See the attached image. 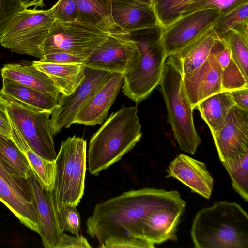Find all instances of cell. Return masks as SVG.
<instances>
[{"label":"cell","instance_id":"6da1fadb","mask_svg":"<svg viewBox=\"0 0 248 248\" xmlns=\"http://www.w3.org/2000/svg\"><path fill=\"white\" fill-rule=\"evenodd\" d=\"M183 203L186 202L176 190L132 189L97 204L87 219L86 232L100 245L111 237L142 238L140 224L148 215L161 208Z\"/></svg>","mask_w":248,"mask_h":248},{"label":"cell","instance_id":"7a4b0ae2","mask_svg":"<svg viewBox=\"0 0 248 248\" xmlns=\"http://www.w3.org/2000/svg\"><path fill=\"white\" fill-rule=\"evenodd\" d=\"M136 106L122 105L91 137L87 152L89 173L97 176L122 159L140 141L141 125Z\"/></svg>","mask_w":248,"mask_h":248},{"label":"cell","instance_id":"3957f363","mask_svg":"<svg viewBox=\"0 0 248 248\" xmlns=\"http://www.w3.org/2000/svg\"><path fill=\"white\" fill-rule=\"evenodd\" d=\"M190 235L196 248H248V216L235 202L222 201L199 210Z\"/></svg>","mask_w":248,"mask_h":248},{"label":"cell","instance_id":"277c9868","mask_svg":"<svg viewBox=\"0 0 248 248\" xmlns=\"http://www.w3.org/2000/svg\"><path fill=\"white\" fill-rule=\"evenodd\" d=\"M163 28L159 24L125 32L136 44L140 57L136 66L123 75L124 94L138 104L159 85L167 55L162 42Z\"/></svg>","mask_w":248,"mask_h":248},{"label":"cell","instance_id":"5b68a950","mask_svg":"<svg viewBox=\"0 0 248 248\" xmlns=\"http://www.w3.org/2000/svg\"><path fill=\"white\" fill-rule=\"evenodd\" d=\"M183 75L180 58L169 55L159 84L174 138L181 150L193 155L202 140L195 127L193 109L185 92Z\"/></svg>","mask_w":248,"mask_h":248},{"label":"cell","instance_id":"8992f818","mask_svg":"<svg viewBox=\"0 0 248 248\" xmlns=\"http://www.w3.org/2000/svg\"><path fill=\"white\" fill-rule=\"evenodd\" d=\"M55 161V176L51 193L57 213L64 206L77 207L83 196L86 141L76 135L62 141Z\"/></svg>","mask_w":248,"mask_h":248},{"label":"cell","instance_id":"52a82bcc","mask_svg":"<svg viewBox=\"0 0 248 248\" xmlns=\"http://www.w3.org/2000/svg\"><path fill=\"white\" fill-rule=\"evenodd\" d=\"M55 19L51 9H25L12 21L0 39V44L11 51L43 58L41 46Z\"/></svg>","mask_w":248,"mask_h":248},{"label":"cell","instance_id":"ba28073f","mask_svg":"<svg viewBox=\"0 0 248 248\" xmlns=\"http://www.w3.org/2000/svg\"><path fill=\"white\" fill-rule=\"evenodd\" d=\"M109 33L92 24L55 20L41 49L43 55L65 52L87 59Z\"/></svg>","mask_w":248,"mask_h":248},{"label":"cell","instance_id":"9c48e42d","mask_svg":"<svg viewBox=\"0 0 248 248\" xmlns=\"http://www.w3.org/2000/svg\"><path fill=\"white\" fill-rule=\"evenodd\" d=\"M8 101L7 111L11 125L33 151L46 159L55 161L57 154L50 123L51 112L35 110L15 101Z\"/></svg>","mask_w":248,"mask_h":248},{"label":"cell","instance_id":"30bf717a","mask_svg":"<svg viewBox=\"0 0 248 248\" xmlns=\"http://www.w3.org/2000/svg\"><path fill=\"white\" fill-rule=\"evenodd\" d=\"M112 73L85 66L82 81L71 94L59 95L58 105L51 113L50 123L53 136L62 128L70 127L78 113Z\"/></svg>","mask_w":248,"mask_h":248},{"label":"cell","instance_id":"8fae6325","mask_svg":"<svg viewBox=\"0 0 248 248\" xmlns=\"http://www.w3.org/2000/svg\"><path fill=\"white\" fill-rule=\"evenodd\" d=\"M139 57L136 44L126 33H111L86 59L84 65L124 75L136 66Z\"/></svg>","mask_w":248,"mask_h":248},{"label":"cell","instance_id":"7c38bea8","mask_svg":"<svg viewBox=\"0 0 248 248\" xmlns=\"http://www.w3.org/2000/svg\"><path fill=\"white\" fill-rule=\"evenodd\" d=\"M214 9L201 10L179 18L163 28L161 40L167 56L177 54L211 28L221 16Z\"/></svg>","mask_w":248,"mask_h":248},{"label":"cell","instance_id":"4fadbf2b","mask_svg":"<svg viewBox=\"0 0 248 248\" xmlns=\"http://www.w3.org/2000/svg\"><path fill=\"white\" fill-rule=\"evenodd\" d=\"M212 135L221 162L248 152V111L234 105L222 127Z\"/></svg>","mask_w":248,"mask_h":248},{"label":"cell","instance_id":"5bb4252c","mask_svg":"<svg viewBox=\"0 0 248 248\" xmlns=\"http://www.w3.org/2000/svg\"><path fill=\"white\" fill-rule=\"evenodd\" d=\"M27 180L37 210L42 244L45 248H59L64 233L59 227L51 191L42 187L33 172Z\"/></svg>","mask_w":248,"mask_h":248},{"label":"cell","instance_id":"9a60e30c","mask_svg":"<svg viewBox=\"0 0 248 248\" xmlns=\"http://www.w3.org/2000/svg\"><path fill=\"white\" fill-rule=\"evenodd\" d=\"M222 71L217 58L211 51L202 65L183 75L185 92L193 110L201 101L221 91Z\"/></svg>","mask_w":248,"mask_h":248},{"label":"cell","instance_id":"2e32d148","mask_svg":"<svg viewBox=\"0 0 248 248\" xmlns=\"http://www.w3.org/2000/svg\"><path fill=\"white\" fill-rule=\"evenodd\" d=\"M167 178H174L206 199L212 193L214 179L206 164L181 153L170 162L166 170Z\"/></svg>","mask_w":248,"mask_h":248},{"label":"cell","instance_id":"e0dca14e","mask_svg":"<svg viewBox=\"0 0 248 248\" xmlns=\"http://www.w3.org/2000/svg\"><path fill=\"white\" fill-rule=\"evenodd\" d=\"M186 203L165 207L148 215L140 226L141 237L154 245L177 240L176 231Z\"/></svg>","mask_w":248,"mask_h":248},{"label":"cell","instance_id":"ac0fdd59","mask_svg":"<svg viewBox=\"0 0 248 248\" xmlns=\"http://www.w3.org/2000/svg\"><path fill=\"white\" fill-rule=\"evenodd\" d=\"M123 74L113 73L84 107L78 113L73 124L94 126L101 124L115 101L124 83Z\"/></svg>","mask_w":248,"mask_h":248},{"label":"cell","instance_id":"d6986e66","mask_svg":"<svg viewBox=\"0 0 248 248\" xmlns=\"http://www.w3.org/2000/svg\"><path fill=\"white\" fill-rule=\"evenodd\" d=\"M111 14L114 23L123 32L159 24L153 7L142 3L112 0Z\"/></svg>","mask_w":248,"mask_h":248},{"label":"cell","instance_id":"ffe728a7","mask_svg":"<svg viewBox=\"0 0 248 248\" xmlns=\"http://www.w3.org/2000/svg\"><path fill=\"white\" fill-rule=\"evenodd\" d=\"M0 94L8 100L39 111L52 110L58 105V98L52 94L25 86L8 78H2Z\"/></svg>","mask_w":248,"mask_h":248},{"label":"cell","instance_id":"44dd1931","mask_svg":"<svg viewBox=\"0 0 248 248\" xmlns=\"http://www.w3.org/2000/svg\"><path fill=\"white\" fill-rule=\"evenodd\" d=\"M32 65L46 74L59 91L65 95L73 93L85 77V66L82 63H56L38 61Z\"/></svg>","mask_w":248,"mask_h":248},{"label":"cell","instance_id":"7402d4cb","mask_svg":"<svg viewBox=\"0 0 248 248\" xmlns=\"http://www.w3.org/2000/svg\"><path fill=\"white\" fill-rule=\"evenodd\" d=\"M2 78L13 80L25 86L59 98L61 93L49 77L32 64H7L1 70Z\"/></svg>","mask_w":248,"mask_h":248},{"label":"cell","instance_id":"603a6c76","mask_svg":"<svg viewBox=\"0 0 248 248\" xmlns=\"http://www.w3.org/2000/svg\"><path fill=\"white\" fill-rule=\"evenodd\" d=\"M77 21L94 25L108 33L122 32L114 23L111 14L112 0H77Z\"/></svg>","mask_w":248,"mask_h":248},{"label":"cell","instance_id":"cb8c5ba5","mask_svg":"<svg viewBox=\"0 0 248 248\" xmlns=\"http://www.w3.org/2000/svg\"><path fill=\"white\" fill-rule=\"evenodd\" d=\"M11 128V139L27 158L36 179L43 188L51 191L55 176V161L38 155L29 147L18 130L12 125Z\"/></svg>","mask_w":248,"mask_h":248},{"label":"cell","instance_id":"d4e9b609","mask_svg":"<svg viewBox=\"0 0 248 248\" xmlns=\"http://www.w3.org/2000/svg\"><path fill=\"white\" fill-rule=\"evenodd\" d=\"M0 201L22 224L38 233L39 221L34 202L24 199L0 176Z\"/></svg>","mask_w":248,"mask_h":248},{"label":"cell","instance_id":"484cf974","mask_svg":"<svg viewBox=\"0 0 248 248\" xmlns=\"http://www.w3.org/2000/svg\"><path fill=\"white\" fill-rule=\"evenodd\" d=\"M235 105L229 92L221 91L204 99L194 109H198L214 134L222 127L231 108Z\"/></svg>","mask_w":248,"mask_h":248},{"label":"cell","instance_id":"4316f807","mask_svg":"<svg viewBox=\"0 0 248 248\" xmlns=\"http://www.w3.org/2000/svg\"><path fill=\"white\" fill-rule=\"evenodd\" d=\"M218 38L212 27L192 45L175 54L181 60L183 74L192 72L202 65Z\"/></svg>","mask_w":248,"mask_h":248},{"label":"cell","instance_id":"83f0119b","mask_svg":"<svg viewBox=\"0 0 248 248\" xmlns=\"http://www.w3.org/2000/svg\"><path fill=\"white\" fill-rule=\"evenodd\" d=\"M246 2L248 0H183L171 8L168 26L179 18L195 12L214 9L223 15Z\"/></svg>","mask_w":248,"mask_h":248},{"label":"cell","instance_id":"f1b7e54d","mask_svg":"<svg viewBox=\"0 0 248 248\" xmlns=\"http://www.w3.org/2000/svg\"><path fill=\"white\" fill-rule=\"evenodd\" d=\"M0 159L12 176L27 179L32 172L24 154L11 138L0 133Z\"/></svg>","mask_w":248,"mask_h":248},{"label":"cell","instance_id":"f546056e","mask_svg":"<svg viewBox=\"0 0 248 248\" xmlns=\"http://www.w3.org/2000/svg\"><path fill=\"white\" fill-rule=\"evenodd\" d=\"M227 171L233 189L248 201V152L238 157L221 162Z\"/></svg>","mask_w":248,"mask_h":248},{"label":"cell","instance_id":"4dcf8cb0","mask_svg":"<svg viewBox=\"0 0 248 248\" xmlns=\"http://www.w3.org/2000/svg\"><path fill=\"white\" fill-rule=\"evenodd\" d=\"M222 39L230 50L232 59L248 80V40L233 30Z\"/></svg>","mask_w":248,"mask_h":248},{"label":"cell","instance_id":"1f68e13d","mask_svg":"<svg viewBox=\"0 0 248 248\" xmlns=\"http://www.w3.org/2000/svg\"><path fill=\"white\" fill-rule=\"evenodd\" d=\"M245 21H248V2L240 5L225 15H221L213 28L218 38L222 39L230 30Z\"/></svg>","mask_w":248,"mask_h":248},{"label":"cell","instance_id":"d6a6232c","mask_svg":"<svg viewBox=\"0 0 248 248\" xmlns=\"http://www.w3.org/2000/svg\"><path fill=\"white\" fill-rule=\"evenodd\" d=\"M247 87L248 80L231 59L228 65L222 71L221 91L230 92Z\"/></svg>","mask_w":248,"mask_h":248},{"label":"cell","instance_id":"836d02e7","mask_svg":"<svg viewBox=\"0 0 248 248\" xmlns=\"http://www.w3.org/2000/svg\"><path fill=\"white\" fill-rule=\"evenodd\" d=\"M57 217L61 230L68 231L78 235L80 230V215L74 206H64L57 212Z\"/></svg>","mask_w":248,"mask_h":248},{"label":"cell","instance_id":"e575fe53","mask_svg":"<svg viewBox=\"0 0 248 248\" xmlns=\"http://www.w3.org/2000/svg\"><path fill=\"white\" fill-rule=\"evenodd\" d=\"M25 10L20 0H0V39L15 17Z\"/></svg>","mask_w":248,"mask_h":248},{"label":"cell","instance_id":"d590c367","mask_svg":"<svg viewBox=\"0 0 248 248\" xmlns=\"http://www.w3.org/2000/svg\"><path fill=\"white\" fill-rule=\"evenodd\" d=\"M99 248H154L155 246L146 240L133 237H111L107 238Z\"/></svg>","mask_w":248,"mask_h":248},{"label":"cell","instance_id":"8d00e7d4","mask_svg":"<svg viewBox=\"0 0 248 248\" xmlns=\"http://www.w3.org/2000/svg\"><path fill=\"white\" fill-rule=\"evenodd\" d=\"M50 9L55 20L65 22L77 20L78 7L77 0H59Z\"/></svg>","mask_w":248,"mask_h":248},{"label":"cell","instance_id":"74e56055","mask_svg":"<svg viewBox=\"0 0 248 248\" xmlns=\"http://www.w3.org/2000/svg\"><path fill=\"white\" fill-rule=\"evenodd\" d=\"M0 176L24 199L29 202L33 200L27 179L11 175L0 159Z\"/></svg>","mask_w":248,"mask_h":248},{"label":"cell","instance_id":"f35d334b","mask_svg":"<svg viewBox=\"0 0 248 248\" xmlns=\"http://www.w3.org/2000/svg\"><path fill=\"white\" fill-rule=\"evenodd\" d=\"M86 59L65 52L45 54L39 60L42 62L56 63H85Z\"/></svg>","mask_w":248,"mask_h":248},{"label":"cell","instance_id":"ab89813d","mask_svg":"<svg viewBox=\"0 0 248 248\" xmlns=\"http://www.w3.org/2000/svg\"><path fill=\"white\" fill-rule=\"evenodd\" d=\"M211 51L217 58L221 68H225L232 58L230 50L224 41L219 38L217 39Z\"/></svg>","mask_w":248,"mask_h":248},{"label":"cell","instance_id":"60d3db41","mask_svg":"<svg viewBox=\"0 0 248 248\" xmlns=\"http://www.w3.org/2000/svg\"><path fill=\"white\" fill-rule=\"evenodd\" d=\"M8 101L0 94V133L11 138L12 128L7 109Z\"/></svg>","mask_w":248,"mask_h":248},{"label":"cell","instance_id":"b9f144b4","mask_svg":"<svg viewBox=\"0 0 248 248\" xmlns=\"http://www.w3.org/2000/svg\"><path fill=\"white\" fill-rule=\"evenodd\" d=\"M92 247L87 240L84 236L79 234L72 236L65 233H63L59 246V248H90Z\"/></svg>","mask_w":248,"mask_h":248},{"label":"cell","instance_id":"7bdbcfd3","mask_svg":"<svg viewBox=\"0 0 248 248\" xmlns=\"http://www.w3.org/2000/svg\"><path fill=\"white\" fill-rule=\"evenodd\" d=\"M235 105L248 111V87L230 92Z\"/></svg>","mask_w":248,"mask_h":248},{"label":"cell","instance_id":"ee69618b","mask_svg":"<svg viewBox=\"0 0 248 248\" xmlns=\"http://www.w3.org/2000/svg\"><path fill=\"white\" fill-rule=\"evenodd\" d=\"M232 30L248 40V21L240 23Z\"/></svg>","mask_w":248,"mask_h":248},{"label":"cell","instance_id":"f6af8a7d","mask_svg":"<svg viewBox=\"0 0 248 248\" xmlns=\"http://www.w3.org/2000/svg\"><path fill=\"white\" fill-rule=\"evenodd\" d=\"M25 9L31 6H34L35 9L37 7H43L44 6V0H20Z\"/></svg>","mask_w":248,"mask_h":248},{"label":"cell","instance_id":"bcb514c9","mask_svg":"<svg viewBox=\"0 0 248 248\" xmlns=\"http://www.w3.org/2000/svg\"><path fill=\"white\" fill-rule=\"evenodd\" d=\"M124 1L137 2L152 6V0H120Z\"/></svg>","mask_w":248,"mask_h":248}]
</instances>
